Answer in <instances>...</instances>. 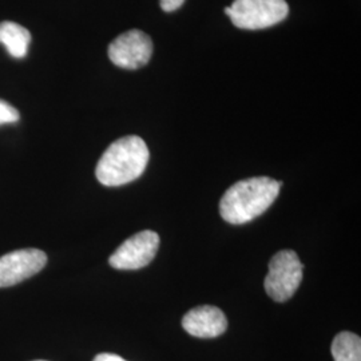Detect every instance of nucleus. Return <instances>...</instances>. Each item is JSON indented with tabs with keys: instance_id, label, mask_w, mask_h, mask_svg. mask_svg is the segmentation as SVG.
Segmentation results:
<instances>
[{
	"instance_id": "nucleus-1",
	"label": "nucleus",
	"mask_w": 361,
	"mask_h": 361,
	"mask_svg": "<svg viewBox=\"0 0 361 361\" xmlns=\"http://www.w3.org/2000/svg\"><path fill=\"white\" fill-rule=\"evenodd\" d=\"M281 183L271 177H253L232 185L219 201V214L232 225H243L267 212L279 197Z\"/></svg>"
},
{
	"instance_id": "nucleus-2",
	"label": "nucleus",
	"mask_w": 361,
	"mask_h": 361,
	"mask_svg": "<svg viewBox=\"0 0 361 361\" xmlns=\"http://www.w3.org/2000/svg\"><path fill=\"white\" fill-rule=\"evenodd\" d=\"M150 158L142 138L128 135L111 143L101 157L95 176L104 186H122L140 178Z\"/></svg>"
},
{
	"instance_id": "nucleus-3",
	"label": "nucleus",
	"mask_w": 361,
	"mask_h": 361,
	"mask_svg": "<svg viewBox=\"0 0 361 361\" xmlns=\"http://www.w3.org/2000/svg\"><path fill=\"white\" fill-rule=\"evenodd\" d=\"M225 13L238 28L264 30L283 22L289 6L285 0H234Z\"/></svg>"
},
{
	"instance_id": "nucleus-4",
	"label": "nucleus",
	"mask_w": 361,
	"mask_h": 361,
	"mask_svg": "<svg viewBox=\"0 0 361 361\" xmlns=\"http://www.w3.org/2000/svg\"><path fill=\"white\" fill-rule=\"evenodd\" d=\"M302 281V264L296 252L285 249L276 253L269 262L264 286L276 302H285L296 293Z\"/></svg>"
},
{
	"instance_id": "nucleus-5",
	"label": "nucleus",
	"mask_w": 361,
	"mask_h": 361,
	"mask_svg": "<svg viewBox=\"0 0 361 361\" xmlns=\"http://www.w3.org/2000/svg\"><path fill=\"white\" fill-rule=\"evenodd\" d=\"M159 235L143 231L129 237L109 258V264L119 271H137L147 267L158 252Z\"/></svg>"
},
{
	"instance_id": "nucleus-6",
	"label": "nucleus",
	"mask_w": 361,
	"mask_h": 361,
	"mask_svg": "<svg viewBox=\"0 0 361 361\" xmlns=\"http://www.w3.org/2000/svg\"><path fill=\"white\" fill-rule=\"evenodd\" d=\"M153 49V42L147 34L141 30H130L110 43L109 58L121 68L137 70L149 63Z\"/></svg>"
},
{
	"instance_id": "nucleus-7",
	"label": "nucleus",
	"mask_w": 361,
	"mask_h": 361,
	"mask_svg": "<svg viewBox=\"0 0 361 361\" xmlns=\"http://www.w3.org/2000/svg\"><path fill=\"white\" fill-rule=\"evenodd\" d=\"M47 255L35 247L19 249L0 257V288L19 284L42 271Z\"/></svg>"
},
{
	"instance_id": "nucleus-8",
	"label": "nucleus",
	"mask_w": 361,
	"mask_h": 361,
	"mask_svg": "<svg viewBox=\"0 0 361 361\" xmlns=\"http://www.w3.org/2000/svg\"><path fill=\"white\" fill-rule=\"evenodd\" d=\"M182 326L194 337L214 338L226 331L228 319L217 307L201 305L189 310L183 316Z\"/></svg>"
},
{
	"instance_id": "nucleus-9",
	"label": "nucleus",
	"mask_w": 361,
	"mask_h": 361,
	"mask_svg": "<svg viewBox=\"0 0 361 361\" xmlns=\"http://www.w3.org/2000/svg\"><path fill=\"white\" fill-rule=\"evenodd\" d=\"M0 43L7 49L11 56L16 59H22L26 56L28 51V46L31 43V34L26 27L6 20L0 23Z\"/></svg>"
},
{
	"instance_id": "nucleus-10",
	"label": "nucleus",
	"mask_w": 361,
	"mask_h": 361,
	"mask_svg": "<svg viewBox=\"0 0 361 361\" xmlns=\"http://www.w3.org/2000/svg\"><path fill=\"white\" fill-rule=\"evenodd\" d=\"M331 350L335 361H361L360 336L352 332H340L334 338Z\"/></svg>"
},
{
	"instance_id": "nucleus-11",
	"label": "nucleus",
	"mask_w": 361,
	"mask_h": 361,
	"mask_svg": "<svg viewBox=\"0 0 361 361\" xmlns=\"http://www.w3.org/2000/svg\"><path fill=\"white\" fill-rule=\"evenodd\" d=\"M19 118H20V114L13 104L0 99V126L7 125V123H15L19 121Z\"/></svg>"
},
{
	"instance_id": "nucleus-12",
	"label": "nucleus",
	"mask_w": 361,
	"mask_h": 361,
	"mask_svg": "<svg viewBox=\"0 0 361 361\" xmlns=\"http://www.w3.org/2000/svg\"><path fill=\"white\" fill-rule=\"evenodd\" d=\"M183 3L185 0H161V7L166 13H173L178 10Z\"/></svg>"
},
{
	"instance_id": "nucleus-13",
	"label": "nucleus",
	"mask_w": 361,
	"mask_h": 361,
	"mask_svg": "<svg viewBox=\"0 0 361 361\" xmlns=\"http://www.w3.org/2000/svg\"><path fill=\"white\" fill-rule=\"evenodd\" d=\"M94 361H128L122 359L121 356L114 355V353H99L95 356Z\"/></svg>"
},
{
	"instance_id": "nucleus-14",
	"label": "nucleus",
	"mask_w": 361,
	"mask_h": 361,
	"mask_svg": "<svg viewBox=\"0 0 361 361\" xmlns=\"http://www.w3.org/2000/svg\"><path fill=\"white\" fill-rule=\"evenodd\" d=\"M39 361H43V360H39Z\"/></svg>"
}]
</instances>
